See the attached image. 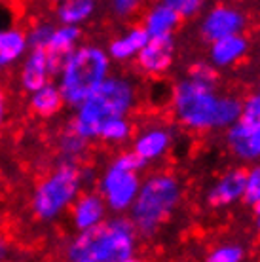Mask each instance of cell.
<instances>
[{"label":"cell","instance_id":"obj_1","mask_svg":"<svg viewBox=\"0 0 260 262\" xmlns=\"http://www.w3.org/2000/svg\"><path fill=\"white\" fill-rule=\"evenodd\" d=\"M243 101L235 95H221L190 78L179 80L171 90V108L182 127L196 133L228 129L240 118Z\"/></svg>","mask_w":260,"mask_h":262},{"label":"cell","instance_id":"obj_2","mask_svg":"<svg viewBox=\"0 0 260 262\" xmlns=\"http://www.w3.org/2000/svg\"><path fill=\"white\" fill-rule=\"evenodd\" d=\"M137 234L129 216L122 213L80 230L65 249L72 262H133L137 260Z\"/></svg>","mask_w":260,"mask_h":262},{"label":"cell","instance_id":"obj_3","mask_svg":"<svg viewBox=\"0 0 260 262\" xmlns=\"http://www.w3.org/2000/svg\"><path fill=\"white\" fill-rule=\"evenodd\" d=\"M137 105V88L125 76H106L97 90L76 106L69 124L88 141L97 139L99 125L106 118L127 116Z\"/></svg>","mask_w":260,"mask_h":262},{"label":"cell","instance_id":"obj_4","mask_svg":"<svg viewBox=\"0 0 260 262\" xmlns=\"http://www.w3.org/2000/svg\"><path fill=\"white\" fill-rule=\"evenodd\" d=\"M182 200V186L171 173H156L141 181L129 207V219L141 237H154Z\"/></svg>","mask_w":260,"mask_h":262},{"label":"cell","instance_id":"obj_5","mask_svg":"<svg viewBox=\"0 0 260 262\" xmlns=\"http://www.w3.org/2000/svg\"><path fill=\"white\" fill-rule=\"evenodd\" d=\"M57 74L65 105L76 108L111 74V57L99 46H76L63 59Z\"/></svg>","mask_w":260,"mask_h":262},{"label":"cell","instance_id":"obj_6","mask_svg":"<svg viewBox=\"0 0 260 262\" xmlns=\"http://www.w3.org/2000/svg\"><path fill=\"white\" fill-rule=\"evenodd\" d=\"M84 169L76 162L63 160L55 171L40 181L33 196V211L40 221H53L67 211L84 186Z\"/></svg>","mask_w":260,"mask_h":262},{"label":"cell","instance_id":"obj_7","mask_svg":"<svg viewBox=\"0 0 260 262\" xmlns=\"http://www.w3.org/2000/svg\"><path fill=\"white\" fill-rule=\"evenodd\" d=\"M224 131L228 148L240 162H260V92L243 101L240 118Z\"/></svg>","mask_w":260,"mask_h":262},{"label":"cell","instance_id":"obj_8","mask_svg":"<svg viewBox=\"0 0 260 262\" xmlns=\"http://www.w3.org/2000/svg\"><path fill=\"white\" fill-rule=\"evenodd\" d=\"M141 188V177L137 171H127L111 164L99 181V194L103 196L106 207L112 213L129 211L137 192Z\"/></svg>","mask_w":260,"mask_h":262},{"label":"cell","instance_id":"obj_9","mask_svg":"<svg viewBox=\"0 0 260 262\" xmlns=\"http://www.w3.org/2000/svg\"><path fill=\"white\" fill-rule=\"evenodd\" d=\"M247 27V17L240 8L230 4H216L209 8L200 23V34L205 42L224 38L230 34H240Z\"/></svg>","mask_w":260,"mask_h":262},{"label":"cell","instance_id":"obj_10","mask_svg":"<svg viewBox=\"0 0 260 262\" xmlns=\"http://www.w3.org/2000/svg\"><path fill=\"white\" fill-rule=\"evenodd\" d=\"M175 36H150L137 53V67L148 76H163L175 61Z\"/></svg>","mask_w":260,"mask_h":262},{"label":"cell","instance_id":"obj_11","mask_svg":"<svg viewBox=\"0 0 260 262\" xmlns=\"http://www.w3.org/2000/svg\"><path fill=\"white\" fill-rule=\"evenodd\" d=\"M249 53V38L243 33L230 34L209 42V63L219 71H226L245 59Z\"/></svg>","mask_w":260,"mask_h":262},{"label":"cell","instance_id":"obj_12","mask_svg":"<svg viewBox=\"0 0 260 262\" xmlns=\"http://www.w3.org/2000/svg\"><path fill=\"white\" fill-rule=\"evenodd\" d=\"M173 146V131L165 125H150L143 129L133 141V152H137L146 164L163 158Z\"/></svg>","mask_w":260,"mask_h":262},{"label":"cell","instance_id":"obj_13","mask_svg":"<svg viewBox=\"0 0 260 262\" xmlns=\"http://www.w3.org/2000/svg\"><path fill=\"white\" fill-rule=\"evenodd\" d=\"M243 190H245V169L235 167L228 169L211 188H209L205 202L211 207H228L232 203L243 200Z\"/></svg>","mask_w":260,"mask_h":262},{"label":"cell","instance_id":"obj_14","mask_svg":"<svg viewBox=\"0 0 260 262\" xmlns=\"http://www.w3.org/2000/svg\"><path fill=\"white\" fill-rule=\"evenodd\" d=\"M106 209L109 207H106L103 196L97 192L78 194L71 205V219L76 232L91 228L101 223L103 219H106Z\"/></svg>","mask_w":260,"mask_h":262},{"label":"cell","instance_id":"obj_15","mask_svg":"<svg viewBox=\"0 0 260 262\" xmlns=\"http://www.w3.org/2000/svg\"><path fill=\"white\" fill-rule=\"evenodd\" d=\"M52 74H55V72H53L48 52H46L44 48H31V53L27 55L19 74L23 90L33 93L34 90H38L44 84H48L50 78H52Z\"/></svg>","mask_w":260,"mask_h":262},{"label":"cell","instance_id":"obj_16","mask_svg":"<svg viewBox=\"0 0 260 262\" xmlns=\"http://www.w3.org/2000/svg\"><path fill=\"white\" fill-rule=\"evenodd\" d=\"M80 38H82L80 25H63L61 23V27H53L50 42L46 46V52H48L50 61H52L53 72H59L63 59L78 46Z\"/></svg>","mask_w":260,"mask_h":262},{"label":"cell","instance_id":"obj_17","mask_svg":"<svg viewBox=\"0 0 260 262\" xmlns=\"http://www.w3.org/2000/svg\"><path fill=\"white\" fill-rule=\"evenodd\" d=\"M148 33L144 31L143 25H135L131 27L129 31H125L124 34H120L116 38L112 40L111 44H109V57L111 61H120V63H124V61H131L137 57V53L141 52V48L148 42Z\"/></svg>","mask_w":260,"mask_h":262},{"label":"cell","instance_id":"obj_18","mask_svg":"<svg viewBox=\"0 0 260 262\" xmlns=\"http://www.w3.org/2000/svg\"><path fill=\"white\" fill-rule=\"evenodd\" d=\"M181 21L182 19L171 8L158 0L156 4L150 6L148 12L144 13L143 27L148 33V36H173L177 29L181 27Z\"/></svg>","mask_w":260,"mask_h":262},{"label":"cell","instance_id":"obj_19","mask_svg":"<svg viewBox=\"0 0 260 262\" xmlns=\"http://www.w3.org/2000/svg\"><path fill=\"white\" fill-rule=\"evenodd\" d=\"M63 106H65L63 95L57 85L52 82H48L31 93V111L40 118H52L57 112H61Z\"/></svg>","mask_w":260,"mask_h":262},{"label":"cell","instance_id":"obj_20","mask_svg":"<svg viewBox=\"0 0 260 262\" xmlns=\"http://www.w3.org/2000/svg\"><path fill=\"white\" fill-rule=\"evenodd\" d=\"M29 50L27 34L19 29L0 31V69L21 59Z\"/></svg>","mask_w":260,"mask_h":262},{"label":"cell","instance_id":"obj_21","mask_svg":"<svg viewBox=\"0 0 260 262\" xmlns=\"http://www.w3.org/2000/svg\"><path fill=\"white\" fill-rule=\"evenodd\" d=\"M97 10L95 0H65L57 4V19L63 25H82Z\"/></svg>","mask_w":260,"mask_h":262},{"label":"cell","instance_id":"obj_22","mask_svg":"<svg viewBox=\"0 0 260 262\" xmlns=\"http://www.w3.org/2000/svg\"><path fill=\"white\" fill-rule=\"evenodd\" d=\"M133 135V125L127 120V116H114V118H106L103 124L99 125L97 141L111 144H122L129 141Z\"/></svg>","mask_w":260,"mask_h":262},{"label":"cell","instance_id":"obj_23","mask_svg":"<svg viewBox=\"0 0 260 262\" xmlns=\"http://www.w3.org/2000/svg\"><path fill=\"white\" fill-rule=\"evenodd\" d=\"M88 144L90 141L84 139L78 131L74 129L71 124H67V127L61 131V137H59V148H61V154L65 160H71V162H78L80 158L84 156L85 150H88Z\"/></svg>","mask_w":260,"mask_h":262},{"label":"cell","instance_id":"obj_24","mask_svg":"<svg viewBox=\"0 0 260 262\" xmlns=\"http://www.w3.org/2000/svg\"><path fill=\"white\" fill-rule=\"evenodd\" d=\"M186 78L194 80L202 85H207V88H219L221 74H219V69L211 65L209 61H194L186 69Z\"/></svg>","mask_w":260,"mask_h":262},{"label":"cell","instance_id":"obj_25","mask_svg":"<svg viewBox=\"0 0 260 262\" xmlns=\"http://www.w3.org/2000/svg\"><path fill=\"white\" fill-rule=\"evenodd\" d=\"M160 2L171 8L181 19H192L196 15H200L205 6V0H160Z\"/></svg>","mask_w":260,"mask_h":262},{"label":"cell","instance_id":"obj_26","mask_svg":"<svg viewBox=\"0 0 260 262\" xmlns=\"http://www.w3.org/2000/svg\"><path fill=\"white\" fill-rule=\"evenodd\" d=\"M243 258H245V249L234 243L219 245L207 255V262H241Z\"/></svg>","mask_w":260,"mask_h":262},{"label":"cell","instance_id":"obj_27","mask_svg":"<svg viewBox=\"0 0 260 262\" xmlns=\"http://www.w3.org/2000/svg\"><path fill=\"white\" fill-rule=\"evenodd\" d=\"M260 200V164L254 162L251 169H245V190H243V202L253 205Z\"/></svg>","mask_w":260,"mask_h":262},{"label":"cell","instance_id":"obj_28","mask_svg":"<svg viewBox=\"0 0 260 262\" xmlns=\"http://www.w3.org/2000/svg\"><path fill=\"white\" fill-rule=\"evenodd\" d=\"M52 33H53V25H50V23H40V25H34L33 29H31V33L27 34L29 48H44L46 50Z\"/></svg>","mask_w":260,"mask_h":262},{"label":"cell","instance_id":"obj_29","mask_svg":"<svg viewBox=\"0 0 260 262\" xmlns=\"http://www.w3.org/2000/svg\"><path fill=\"white\" fill-rule=\"evenodd\" d=\"M112 164L116 165V167H122V169L137 171V173H141V171L146 167V162H144L143 158L139 156L137 152H133V150H127V152L118 154V156L112 160Z\"/></svg>","mask_w":260,"mask_h":262},{"label":"cell","instance_id":"obj_30","mask_svg":"<svg viewBox=\"0 0 260 262\" xmlns=\"http://www.w3.org/2000/svg\"><path fill=\"white\" fill-rule=\"evenodd\" d=\"M139 8H141V0H111L112 13L120 19H127L131 15H135Z\"/></svg>","mask_w":260,"mask_h":262},{"label":"cell","instance_id":"obj_31","mask_svg":"<svg viewBox=\"0 0 260 262\" xmlns=\"http://www.w3.org/2000/svg\"><path fill=\"white\" fill-rule=\"evenodd\" d=\"M6 120V93L0 90V127L4 125Z\"/></svg>","mask_w":260,"mask_h":262},{"label":"cell","instance_id":"obj_32","mask_svg":"<svg viewBox=\"0 0 260 262\" xmlns=\"http://www.w3.org/2000/svg\"><path fill=\"white\" fill-rule=\"evenodd\" d=\"M8 253H10V247H8V243L0 237V260H4L8 256Z\"/></svg>","mask_w":260,"mask_h":262},{"label":"cell","instance_id":"obj_33","mask_svg":"<svg viewBox=\"0 0 260 262\" xmlns=\"http://www.w3.org/2000/svg\"><path fill=\"white\" fill-rule=\"evenodd\" d=\"M256 219V226H258V230H260V216H254Z\"/></svg>","mask_w":260,"mask_h":262},{"label":"cell","instance_id":"obj_34","mask_svg":"<svg viewBox=\"0 0 260 262\" xmlns=\"http://www.w3.org/2000/svg\"><path fill=\"white\" fill-rule=\"evenodd\" d=\"M53 2H57V4H59V2H65V0H53Z\"/></svg>","mask_w":260,"mask_h":262}]
</instances>
